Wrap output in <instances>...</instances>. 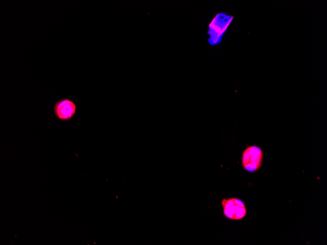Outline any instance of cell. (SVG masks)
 Returning a JSON list of instances; mask_svg holds the SVG:
<instances>
[{
    "label": "cell",
    "mask_w": 327,
    "mask_h": 245,
    "mask_svg": "<svg viewBox=\"0 0 327 245\" xmlns=\"http://www.w3.org/2000/svg\"><path fill=\"white\" fill-rule=\"evenodd\" d=\"M53 111L56 118L61 121H68L73 118L77 111V106L71 99L61 98L55 102Z\"/></svg>",
    "instance_id": "277c9868"
},
{
    "label": "cell",
    "mask_w": 327,
    "mask_h": 245,
    "mask_svg": "<svg viewBox=\"0 0 327 245\" xmlns=\"http://www.w3.org/2000/svg\"><path fill=\"white\" fill-rule=\"evenodd\" d=\"M221 206L224 216L229 219L239 220L246 216L247 210L245 205L239 199H223L221 200Z\"/></svg>",
    "instance_id": "3957f363"
},
{
    "label": "cell",
    "mask_w": 327,
    "mask_h": 245,
    "mask_svg": "<svg viewBox=\"0 0 327 245\" xmlns=\"http://www.w3.org/2000/svg\"><path fill=\"white\" fill-rule=\"evenodd\" d=\"M263 159L262 150L256 145L246 147L241 154V164L249 172H255L261 167Z\"/></svg>",
    "instance_id": "7a4b0ae2"
},
{
    "label": "cell",
    "mask_w": 327,
    "mask_h": 245,
    "mask_svg": "<svg viewBox=\"0 0 327 245\" xmlns=\"http://www.w3.org/2000/svg\"><path fill=\"white\" fill-rule=\"evenodd\" d=\"M233 17L225 13H219L213 18L209 24L207 34L210 45L220 44L222 38L230 25Z\"/></svg>",
    "instance_id": "6da1fadb"
}]
</instances>
